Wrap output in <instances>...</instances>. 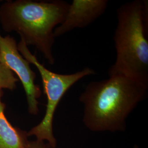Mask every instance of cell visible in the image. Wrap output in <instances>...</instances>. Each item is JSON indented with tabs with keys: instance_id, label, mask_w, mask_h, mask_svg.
Instances as JSON below:
<instances>
[{
	"instance_id": "cell-1",
	"label": "cell",
	"mask_w": 148,
	"mask_h": 148,
	"mask_svg": "<svg viewBox=\"0 0 148 148\" xmlns=\"http://www.w3.org/2000/svg\"><path fill=\"white\" fill-rule=\"evenodd\" d=\"M148 90V85L120 74L90 82L79 99L85 127L95 132L125 131L128 117L145 99Z\"/></svg>"
},
{
	"instance_id": "cell-2",
	"label": "cell",
	"mask_w": 148,
	"mask_h": 148,
	"mask_svg": "<svg viewBox=\"0 0 148 148\" xmlns=\"http://www.w3.org/2000/svg\"><path fill=\"white\" fill-rule=\"evenodd\" d=\"M69 6L62 0L7 1L0 5V24L5 32H17L53 65L54 30L63 22Z\"/></svg>"
},
{
	"instance_id": "cell-3",
	"label": "cell",
	"mask_w": 148,
	"mask_h": 148,
	"mask_svg": "<svg viewBox=\"0 0 148 148\" xmlns=\"http://www.w3.org/2000/svg\"><path fill=\"white\" fill-rule=\"evenodd\" d=\"M148 15L146 0L126 2L117 9L116 58L109 75H122L148 85Z\"/></svg>"
},
{
	"instance_id": "cell-4",
	"label": "cell",
	"mask_w": 148,
	"mask_h": 148,
	"mask_svg": "<svg viewBox=\"0 0 148 148\" xmlns=\"http://www.w3.org/2000/svg\"><path fill=\"white\" fill-rule=\"evenodd\" d=\"M18 49L22 56L38 70L47 99L46 110L42 120L27 132V136H34L38 141L46 142L51 147L56 148L57 141L53 133V122L57 106L70 87L80 79L95 74V71L90 68H85L73 74L56 73L49 70L38 61L21 38L18 44Z\"/></svg>"
},
{
	"instance_id": "cell-5",
	"label": "cell",
	"mask_w": 148,
	"mask_h": 148,
	"mask_svg": "<svg viewBox=\"0 0 148 148\" xmlns=\"http://www.w3.org/2000/svg\"><path fill=\"white\" fill-rule=\"evenodd\" d=\"M0 61L17 75L25 92L28 112L34 115L38 112V99L42 92L38 85L35 83V73L30 63L24 58L18 49V45L13 37L2 36L0 34Z\"/></svg>"
},
{
	"instance_id": "cell-6",
	"label": "cell",
	"mask_w": 148,
	"mask_h": 148,
	"mask_svg": "<svg viewBox=\"0 0 148 148\" xmlns=\"http://www.w3.org/2000/svg\"><path fill=\"white\" fill-rule=\"evenodd\" d=\"M108 0H74L70 5L63 22L54 30L58 37L75 29L88 26L105 12Z\"/></svg>"
},
{
	"instance_id": "cell-7",
	"label": "cell",
	"mask_w": 148,
	"mask_h": 148,
	"mask_svg": "<svg viewBox=\"0 0 148 148\" xmlns=\"http://www.w3.org/2000/svg\"><path fill=\"white\" fill-rule=\"evenodd\" d=\"M0 90V148H24L29 141L27 133L13 127L5 116V104Z\"/></svg>"
},
{
	"instance_id": "cell-8",
	"label": "cell",
	"mask_w": 148,
	"mask_h": 148,
	"mask_svg": "<svg viewBox=\"0 0 148 148\" xmlns=\"http://www.w3.org/2000/svg\"><path fill=\"white\" fill-rule=\"evenodd\" d=\"M18 81V79L14 74L0 61V90L2 89L14 90Z\"/></svg>"
},
{
	"instance_id": "cell-9",
	"label": "cell",
	"mask_w": 148,
	"mask_h": 148,
	"mask_svg": "<svg viewBox=\"0 0 148 148\" xmlns=\"http://www.w3.org/2000/svg\"><path fill=\"white\" fill-rule=\"evenodd\" d=\"M45 142L38 141L37 140L29 142L26 147L24 148H43Z\"/></svg>"
},
{
	"instance_id": "cell-10",
	"label": "cell",
	"mask_w": 148,
	"mask_h": 148,
	"mask_svg": "<svg viewBox=\"0 0 148 148\" xmlns=\"http://www.w3.org/2000/svg\"><path fill=\"white\" fill-rule=\"evenodd\" d=\"M43 148H54V147H51L50 145H49L48 143H45V145H44V147Z\"/></svg>"
},
{
	"instance_id": "cell-11",
	"label": "cell",
	"mask_w": 148,
	"mask_h": 148,
	"mask_svg": "<svg viewBox=\"0 0 148 148\" xmlns=\"http://www.w3.org/2000/svg\"><path fill=\"white\" fill-rule=\"evenodd\" d=\"M137 148V147H136V148Z\"/></svg>"
}]
</instances>
